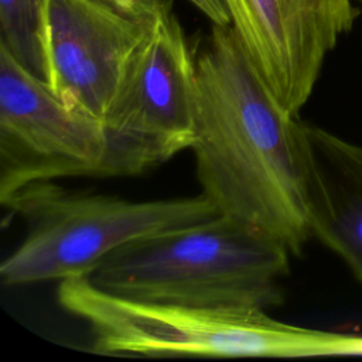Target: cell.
I'll return each instance as SVG.
<instances>
[{
  "mask_svg": "<svg viewBox=\"0 0 362 362\" xmlns=\"http://www.w3.org/2000/svg\"><path fill=\"white\" fill-rule=\"evenodd\" d=\"M41 16L42 0H0V47L24 69L47 82Z\"/></svg>",
  "mask_w": 362,
  "mask_h": 362,
  "instance_id": "30bf717a",
  "label": "cell"
},
{
  "mask_svg": "<svg viewBox=\"0 0 362 362\" xmlns=\"http://www.w3.org/2000/svg\"><path fill=\"white\" fill-rule=\"evenodd\" d=\"M3 206L18 214L25 238L0 264L6 286L88 276L119 247L219 214L202 192L194 197L129 201L71 192L52 181L31 184Z\"/></svg>",
  "mask_w": 362,
  "mask_h": 362,
  "instance_id": "277c9868",
  "label": "cell"
},
{
  "mask_svg": "<svg viewBox=\"0 0 362 362\" xmlns=\"http://www.w3.org/2000/svg\"><path fill=\"white\" fill-rule=\"evenodd\" d=\"M290 252L274 238L223 215L133 240L86 277L141 303L270 311L281 305Z\"/></svg>",
  "mask_w": 362,
  "mask_h": 362,
  "instance_id": "7a4b0ae2",
  "label": "cell"
},
{
  "mask_svg": "<svg viewBox=\"0 0 362 362\" xmlns=\"http://www.w3.org/2000/svg\"><path fill=\"white\" fill-rule=\"evenodd\" d=\"M195 156L201 192L219 214L298 256L311 238L303 122L290 115L230 25L212 24L197 55Z\"/></svg>",
  "mask_w": 362,
  "mask_h": 362,
  "instance_id": "6da1fadb",
  "label": "cell"
},
{
  "mask_svg": "<svg viewBox=\"0 0 362 362\" xmlns=\"http://www.w3.org/2000/svg\"><path fill=\"white\" fill-rule=\"evenodd\" d=\"M153 20L127 16L100 0H42L47 83L68 105L103 119Z\"/></svg>",
  "mask_w": 362,
  "mask_h": 362,
  "instance_id": "52a82bcc",
  "label": "cell"
},
{
  "mask_svg": "<svg viewBox=\"0 0 362 362\" xmlns=\"http://www.w3.org/2000/svg\"><path fill=\"white\" fill-rule=\"evenodd\" d=\"M249 59L293 116L325 57L362 14V0H221Z\"/></svg>",
  "mask_w": 362,
  "mask_h": 362,
  "instance_id": "ba28073f",
  "label": "cell"
},
{
  "mask_svg": "<svg viewBox=\"0 0 362 362\" xmlns=\"http://www.w3.org/2000/svg\"><path fill=\"white\" fill-rule=\"evenodd\" d=\"M304 192L311 236L362 281V146L303 122Z\"/></svg>",
  "mask_w": 362,
  "mask_h": 362,
  "instance_id": "9c48e42d",
  "label": "cell"
},
{
  "mask_svg": "<svg viewBox=\"0 0 362 362\" xmlns=\"http://www.w3.org/2000/svg\"><path fill=\"white\" fill-rule=\"evenodd\" d=\"M58 303L82 320L92 349L122 356L362 355V335L304 328L262 310L188 308L134 301L106 293L86 276L59 281Z\"/></svg>",
  "mask_w": 362,
  "mask_h": 362,
  "instance_id": "3957f363",
  "label": "cell"
},
{
  "mask_svg": "<svg viewBox=\"0 0 362 362\" xmlns=\"http://www.w3.org/2000/svg\"><path fill=\"white\" fill-rule=\"evenodd\" d=\"M197 55L165 0L103 116L100 177L137 175L182 150L195 136Z\"/></svg>",
  "mask_w": 362,
  "mask_h": 362,
  "instance_id": "5b68a950",
  "label": "cell"
},
{
  "mask_svg": "<svg viewBox=\"0 0 362 362\" xmlns=\"http://www.w3.org/2000/svg\"><path fill=\"white\" fill-rule=\"evenodd\" d=\"M110 4L119 11L140 18V20H153L157 13L164 6L165 0H100Z\"/></svg>",
  "mask_w": 362,
  "mask_h": 362,
  "instance_id": "8fae6325",
  "label": "cell"
},
{
  "mask_svg": "<svg viewBox=\"0 0 362 362\" xmlns=\"http://www.w3.org/2000/svg\"><path fill=\"white\" fill-rule=\"evenodd\" d=\"M103 120L62 100L0 47V202L59 177H100Z\"/></svg>",
  "mask_w": 362,
  "mask_h": 362,
  "instance_id": "8992f818",
  "label": "cell"
},
{
  "mask_svg": "<svg viewBox=\"0 0 362 362\" xmlns=\"http://www.w3.org/2000/svg\"><path fill=\"white\" fill-rule=\"evenodd\" d=\"M195 6L201 13H204L212 24L216 25H229V16L221 3V0H188Z\"/></svg>",
  "mask_w": 362,
  "mask_h": 362,
  "instance_id": "7c38bea8",
  "label": "cell"
}]
</instances>
